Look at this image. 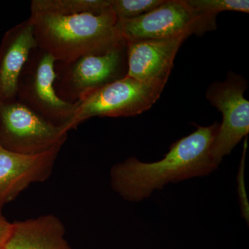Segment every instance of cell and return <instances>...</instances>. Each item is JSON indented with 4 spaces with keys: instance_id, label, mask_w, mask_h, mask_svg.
<instances>
[{
    "instance_id": "obj_1",
    "label": "cell",
    "mask_w": 249,
    "mask_h": 249,
    "mask_svg": "<svg viewBox=\"0 0 249 249\" xmlns=\"http://www.w3.org/2000/svg\"><path fill=\"white\" fill-rule=\"evenodd\" d=\"M219 128L217 122L196 125L193 133L173 142L158 161L145 163L129 157L116 163L110 170L111 188L124 200L139 202L169 183L209 176L219 167L211 155Z\"/></svg>"
},
{
    "instance_id": "obj_2",
    "label": "cell",
    "mask_w": 249,
    "mask_h": 249,
    "mask_svg": "<svg viewBox=\"0 0 249 249\" xmlns=\"http://www.w3.org/2000/svg\"><path fill=\"white\" fill-rule=\"evenodd\" d=\"M37 47L56 62L104 53L125 42L111 8L101 13L31 14Z\"/></svg>"
},
{
    "instance_id": "obj_3",
    "label": "cell",
    "mask_w": 249,
    "mask_h": 249,
    "mask_svg": "<svg viewBox=\"0 0 249 249\" xmlns=\"http://www.w3.org/2000/svg\"><path fill=\"white\" fill-rule=\"evenodd\" d=\"M54 88L64 101L79 102L95 90L127 76V42L104 53L55 64Z\"/></svg>"
},
{
    "instance_id": "obj_4",
    "label": "cell",
    "mask_w": 249,
    "mask_h": 249,
    "mask_svg": "<svg viewBox=\"0 0 249 249\" xmlns=\"http://www.w3.org/2000/svg\"><path fill=\"white\" fill-rule=\"evenodd\" d=\"M68 132L16 98L0 103V146L8 151L37 155L60 150Z\"/></svg>"
},
{
    "instance_id": "obj_5",
    "label": "cell",
    "mask_w": 249,
    "mask_h": 249,
    "mask_svg": "<svg viewBox=\"0 0 249 249\" xmlns=\"http://www.w3.org/2000/svg\"><path fill=\"white\" fill-rule=\"evenodd\" d=\"M165 84L126 76L95 90L78 102L70 129L95 116L127 117L142 114L157 102Z\"/></svg>"
},
{
    "instance_id": "obj_6",
    "label": "cell",
    "mask_w": 249,
    "mask_h": 249,
    "mask_svg": "<svg viewBox=\"0 0 249 249\" xmlns=\"http://www.w3.org/2000/svg\"><path fill=\"white\" fill-rule=\"evenodd\" d=\"M55 59L40 47L31 52L18 80L16 99L55 125L71 130L78 102L59 98L55 88Z\"/></svg>"
},
{
    "instance_id": "obj_7",
    "label": "cell",
    "mask_w": 249,
    "mask_h": 249,
    "mask_svg": "<svg viewBox=\"0 0 249 249\" xmlns=\"http://www.w3.org/2000/svg\"><path fill=\"white\" fill-rule=\"evenodd\" d=\"M217 16L195 9L187 0H163L146 14L119 19V29L126 41L160 40L188 33L201 36L215 30Z\"/></svg>"
},
{
    "instance_id": "obj_8",
    "label": "cell",
    "mask_w": 249,
    "mask_h": 249,
    "mask_svg": "<svg viewBox=\"0 0 249 249\" xmlns=\"http://www.w3.org/2000/svg\"><path fill=\"white\" fill-rule=\"evenodd\" d=\"M247 88V80L230 72L225 80L214 82L206 91L208 101L223 116L211 148L213 159L218 166L249 134V102L244 96Z\"/></svg>"
},
{
    "instance_id": "obj_9",
    "label": "cell",
    "mask_w": 249,
    "mask_h": 249,
    "mask_svg": "<svg viewBox=\"0 0 249 249\" xmlns=\"http://www.w3.org/2000/svg\"><path fill=\"white\" fill-rule=\"evenodd\" d=\"M60 150L24 155L0 146V209L34 183L47 181Z\"/></svg>"
},
{
    "instance_id": "obj_10",
    "label": "cell",
    "mask_w": 249,
    "mask_h": 249,
    "mask_svg": "<svg viewBox=\"0 0 249 249\" xmlns=\"http://www.w3.org/2000/svg\"><path fill=\"white\" fill-rule=\"evenodd\" d=\"M188 33L160 40L126 41L127 76L142 81L167 83L174 60Z\"/></svg>"
},
{
    "instance_id": "obj_11",
    "label": "cell",
    "mask_w": 249,
    "mask_h": 249,
    "mask_svg": "<svg viewBox=\"0 0 249 249\" xmlns=\"http://www.w3.org/2000/svg\"><path fill=\"white\" fill-rule=\"evenodd\" d=\"M37 43L30 18L11 28L0 43V103L16 98L18 80Z\"/></svg>"
},
{
    "instance_id": "obj_12",
    "label": "cell",
    "mask_w": 249,
    "mask_h": 249,
    "mask_svg": "<svg viewBox=\"0 0 249 249\" xmlns=\"http://www.w3.org/2000/svg\"><path fill=\"white\" fill-rule=\"evenodd\" d=\"M65 235L61 221L45 214L12 223L2 249H71Z\"/></svg>"
},
{
    "instance_id": "obj_13",
    "label": "cell",
    "mask_w": 249,
    "mask_h": 249,
    "mask_svg": "<svg viewBox=\"0 0 249 249\" xmlns=\"http://www.w3.org/2000/svg\"><path fill=\"white\" fill-rule=\"evenodd\" d=\"M110 3L111 0H33L31 14L101 13L110 9Z\"/></svg>"
},
{
    "instance_id": "obj_14",
    "label": "cell",
    "mask_w": 249,
    "mask_h": 249,
    "mask_svg": "<svg viewBox=\"0 0 249 249\" xmlns=\"http://www.w3.org/2000/svg\"><path fill=\"white\" fill-rule=\"evenodd\" d=\"M163 0H111L110 8L119 19H132L146 14Z\"/></svg>"
},
{
    "instance_id": "obj_15",
    "label": "cell",
    "mask_w": 249,
    "mask_h": 249,
    "mask_svg": "<svg viewBox=\"0 0 249 249\" xmlns=\"http://www.w3.org/2000/svg\"><path fill=\"white\" fill-rule=\"evenodd\" d=\"M188 4L195 9L205 13L217 16L222 11H238L249 13L248 0H187Z\"/></svg>"
},
{
    "instance_id": "obj_16",
    "label": "cell",
    "mask_w": 249,
    "mask_h": 249,
    "mask_svg": "<svg viewBox=\"0 0 249 249\" xmlns=\"http://www.w3.org/2000/svg\"><path fill=\"white\" fill-rule=\"evenodd\" d=\"M11 224L3 215L1 209H0V249H2L5 241L9 235L11 231Z\"/></svg>"
}]
</instances>
